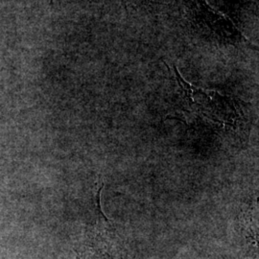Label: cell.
I'll return each instance as SVG.
<instances>
[{"instance_id":"1","label":"cell","mask_w":259,"mask_h":259,"mask_svg":"<svg viewBox=\"0 0 259 259\" xmlns=\"http://www.w3.org/2000/svg\"><path fill=\"white\" fill-rule=\"evenodd\" d=\"M133 1H139V0H122V4H123V7L126 12H128V4L130 2H133Z\"/></svg>"}]
</instances>
